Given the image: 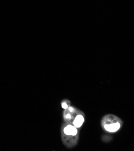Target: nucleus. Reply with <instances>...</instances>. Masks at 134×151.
<instances>
[{"label": "nucleus", "mask_w": 134, "mask_h": 151, "mask_svg": "<svg viewBox=\"0 0 134 151\" xmlns=\"http://www.w3.org/2000/svg\"><path fill=\"white\" fill-rule=\"evenodd\" d=\"M123 121L119 117L109 114L103 117L101 120L102 128L109 133L118 131L123 126Z\"/></svg>", "instance_id": "nucleus-3"}, {"label": "nucleus", "mask_w": 134, "mask_h": 151, "mask_svg": "<svg viewBox=\"0 0 134 151\" xmlns=\"http://www.w3.org/2000/svg\"><path fill=\"white\" fill-rule=\"evenodd\" d=\"M80 129L72 123L64 121L60 127L61 139L64 145L69 149L74 148L79 140Z\"/></svg>", "instance_id": "nucleus-1"}, {"label": "nucleus", "mask_w": 134, "mask_h": 151, "mask_svg": "<svg viewBox=\"0 0 134 151\" xmlns=\"http://www.w3.org/2000/svg\"><path fill=\"white\" fill-rule=\"evenodd\" d=\"M60 104H61L62 108L64 110H65V109H66L67 108L71 105V102L68 99H65L61 101V103H60Z\"/></svg>", "instance_id": "nucleus-4"}, {"label": "nucleus", "mask_w": 134, "mask_h": 151, "mask_svg": "<svg viewBox=\"0 0 134 151\" xmlns=\"http://www.w3.org/2000/svg\"><path fill=\"white\" fill-rule=\"evenodd\" d=\"M63 119L64 121L70 122L76 128L81 129L85 122V115L82 111L74 106L70 105L64 110Z\"/></svg>", "instance_id": "nucleus-2"}]
</instances>
